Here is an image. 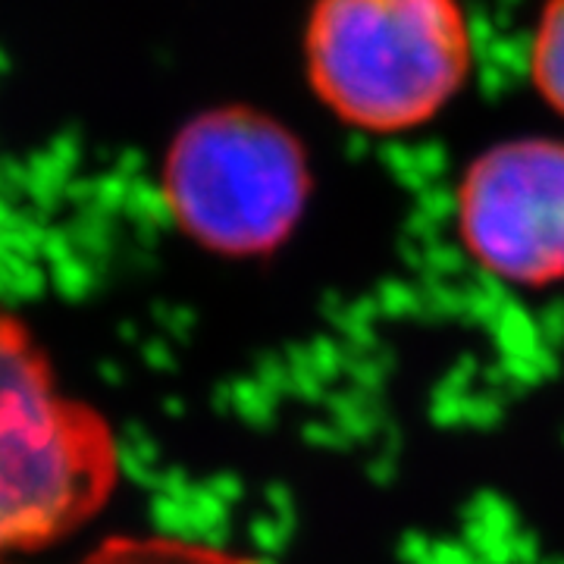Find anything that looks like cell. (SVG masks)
Segmentation results:
<instances>
[{"label": "cell", "mask_w": 564, "mask_h": 564, "mask_svg": "<svg viewBox=\"0 0 564 564\" xmlns=\"http://www.w3.org/2000/svg\"><path fill=\"white\" fill-rule=\"evenodd\" d=\"M117 477L110 423L63 395L25 323L0 307V564L79 530Z\"/></svg>", "instance_id": "obj_1"}, {"label": "cell", "mask_w": 564, "mask_h": 564, "mask_svg": "<svg viewBox=\"0 0 564 564\" xmlns=\"http://www.w3.org/2000/svg\"><path fill=\"white\" fill-rule=\"evenodd\" d=\"M304 57L339 120L402 132L440 113L470 69L458 0H317Z\"/></svg>", "instance_id": "obj_2"}, {"label": "cell", "mask_w": 564, "mask_h": 564, "mask_svg": "<svg viewBox=\"0 0 564 564\" xmlns=\"http://www.w3.org/2000/svg\"><path fill=\"white\" fill-rule=\"evenodd\" d=\"M307 192L302 141L242 104L185 122L163 161V202L173 220L220 254L280 248L302 217Z\"/></svg>", "instance_id": "obj_3"}, {"label": "cell", "mask_w": 564, "mask_h": 564, "mask_svg": "<svg viewBox=\"0 0 564 564\" xmlns=\"http://www.w3.org/2000/svg\"><path fill=\"white\" fill-rule=\"evenodd\" d=\"M458 226L489 273L524 285L562 280V141H511L470 163L458 188Z\"/></svg>", "instance_id": "obj_4"}, {"label": "cell", "mask_w": 564, "mask_h": 564, "mask_svg": "<svg viewBox=\"0 0 564 564\" xmlns=\"http://www.w3.org/2000/svg\"><path fill=\"white\" fill-rule=\"evenodd\" d=\"M85 564H258L251 558H236L217 549H204L173 540H120L104 545Z\"/></svg>", "instance_id": "obj_5"}, {"label": "cell", "mask_w": 564, "mask_h": 564, "mask_svg": "<svg viewBox=\"0 0 564 564\" xmlns=\"http://www.w3.org/2000/svg\"><path fill=\"white\" fill-rule=\"evenodd\" d=\"M530 69L545 101L564 117V0L545 3L533 39Z\"/></svg>", "instance_id": "obj_6"}]
</instances>
